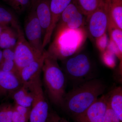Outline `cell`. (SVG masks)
I'll return each instance as SVG.
<instances>
[{
    "instance_id": "6da1fadb",
    "label": "cell",
    "mask_w": 122,
    "mask_h": 122,
    "mask_svg": "<svg viewBox=\"0 0 122 122\" xmlns=\"http://www.w3.org/2000/svg\"><path fill=\"white\" fill-rule=\"evenodd\" d=\"M106 87L102 80L97 78L79 83L66 93L61 107L75 120L103 94Z\"/></svg>"
},
{
    "instance_id": "7a4b0ae2",
    "label": "cell",
    "mask_w": 122,
    "mask_h": 122,
    "mask_svg": "<svg viewBox=\"0 0 122 122\" xmlns=\"http://www.w3.org/2000/svg\"><path fill=\"white\" fill-rule=\"evenodd\" d=\"M57 60L46 51L42 72L44 85L49 98L54 105L61 107L66 93V78Z\"/></svg>"
},
{
    "instance_id": "3957f363",
    "label": "cell",
    "mask_w": 122,
    "mask_h": 122,
    "mask_svg": "<svg viewBox=\"0 0 122 122\" xmlns=\"http://www.w3.org/2000/svg\"><path fill=\"white\" fill-rule=\"evenodd\" d=\"M86 33L83 27L63 28L57 30L56 37L47 52L57 60H65L80 49L86 41Z\"/></svg>"
},
{
    "instance_id": "277c9868",
    "label": "cell",
    "mask_w": 122,
    "mask_h": 122,
    "mask_svg": "<svg viewBox=\"0 0 122 122\" xmlns=\"http://www.w3.org/2000/svg\"><path fill=\"white\" fill-rule=\"evenodd\" d=\"M64 72L66 78L77 85L94 78L91 76L92 66L90 60L84 54L76 55L67 59L65 63Z\"/></svg>"
},
{
    "instance_id": "5b68a950",
    "label": "cell",
    "mask_w": 122,
    "mask_h": 122,
    "mask_svg": "<svg viewBox=\"0 0 122 122\" xmlns=\"http://www.w3.org/2000/svg\"><path fill=\"white\" fill-rule=\"evenodd\" d=\"M28 86L32 90L34 95L29 122H47L50 114L49 107L42 89L41 78Z\"/></svg>"
},
{
    "instance_id": "8992f818",
    "label": "cell",
    "mask_w": 122,
    "mask_h": 122,
    "mask_svg": "<svg viewBox=\"0 0 122 122\" xmlns=\"http://www.w3.org/2000/svg\"><path fill=\"white\" fill-rule=\"evenodd\" d=\"M16 30L18 33V39L14 48V61L19 72L22 68L41 57L44 53L39 54L34 49L26 40L24 31L20 25Z\"/></svg>"
},
{
    "instance_id": "52a82bcc",
    "label": "cell",
    "mask_w": 122,
    "mask_h": 122,
    "mask_svg": "<svg viewBox=\"0 0 122 122\" xmlns=\"http://www.w3.org/2000/svg\"><path fill=\"white\" fill-rule=\"evenodd\" d=\"M24 33L26 40L34 49L39 54H42L45 51L42 48V30L34 8L30 9L26 18Z\"/></svg>"
},
{
    "instance_id": "ba28073f",
    "label": "cell",
    "mask_w": 122,
    "mask_h": 122,
    "mask_svg": "<svg viewBox=\"0 0 122 122\" xmlns=\"http://www.w3.org/2000/svg\"><path fill=\"white\" fill-rule=\"evenodd\" d=\"M90 34L93 37L97 38L106 32L108 29V14L103 3L96 10L87 17Z\"/></svg>"
},
{
    "instance_id": "9c48e42d",
    "label": "cell",
    "mask_w": 122,
    "mask_h": 122,
    "mask_svg": "<svg viewBox=\"0 0 122 122\" xmlns=\"http://www.w3.org/2000/svg\"><path fill=\"white\" fill-rule=\"evenodd\" d=\"M107 107V94H103L75 120L76 122H103Z\"/></svg>"
},
{
    "instance_id": "30bf717a",
    "label": "cell",
    "mask_w": 122,
    "mask_h": 122,
    "mask_svg": "<svg viewBox=\"0 0 122 122\" xmlns=\"http://www.w3.org/2000/svg\"><path fill=\"white\" fill-rule=\"evenodd\" d=\"M46 51L37 59L22 68L18 72V75L24 85H28L41 78Z\"/></svg>"
},
{
    "instance_id": "8fae6325",
    "label": "cell",
    "mask_w": 122,
    "mask_h": 122,
    "mask_svg": "<svg viewBox=\"0 0 122 122\" xmlns=\"http://www.w3.org/2000/svg\"><path fill=\"white\" fill-rule=\"evenodd\" d=\"M22 85L18 74L0 70V96L12 95Z\"/></svg>"
},
{
    "instance_id": "7c38bea8",
    "label": "cell",
    "mask_w": 122,
    "mask_h": 122,
    "mask_svg": "<svg viewBox=\"0 0 122 122\" xmlns=\"http://www.w3.org/2000/svg\"><path fill=\"white\" fill-rule=\"evenodd\" d=\"M109 19L108 28L122 30V0H104Z\"/></svg>"
},
{
    "instance_id": "4fadbf2b",
    "label": "cell",
    "mask_w": 122,
    "mask_h": 122,
    "mask_svg": "<svg viewBox=\"0 0 122 122\" xmlns=\"http://www.w3.org/2000/svg\"><path fill=\"white\" fill-rule=\"evenodd\" d=\"M50 1L41 0L34 8L36 15L41 26L43 39L46 32L49 28L51 22Z\"/></svg>"
},
{
    "instance_id": "5bb4252c",
    "label": "cell",
    "mask_w": 122,
    "mask_h": 122,
    "mask_svg": "<svg viewBox=\"0 0 122 122\" xmlns=\"http://www.w3.org/2000/svg\"><path fill=\"white\" fill-rule=\"evenodd\" d=\"M72 1L73 0H50L51 22L48 29L50 32L52 33L54 31L62 13Z\"/></svg>"
},
{
    "instance_id": "9a60e30c",
    "label": "cell",
    "mask_w": 122,
    "mask_h": 122,
    "mask_svg": "<svg viewBox=\"0 0 122 122\" xmlns=\"http://www.w3.org/2000/svg\"><path fill=\"white\" fill-rule=\"evenodd\" d=\"M11 96L15 104L31 107L34 100V95L32 90L28 86L23 84Z\"/></svg>"
},
{
    "instance_id": "2e32d148",
    "label": "cell",
    "mask_w": 122,
    "mask_h": 122,
    "mask_svg": "<svg viewBox=\"0 0 122 122\" xmlns=\"http://www.w3.org/2000/svg\"><path fill=\"white\" fill-rule=\"evenodd\" d=\"M107 94L108 105L122 121V86L115 87Z\"/></svg>"
},
{
    "instance_id": "e0dca14e",
    "label": "cell",
    "mask_w": 122,
    "mask_h": 122,
    "mask_svg": "<svg viewBox=\"0 0 122 122\" xmlns=\"http://www.w3.org/2000/svg\"><path fill=\"white\" fill-rule=\"evenodd\" d=\"M18 39V33L9 26H4L0 35V48L14 49Z\"/></svg>"
},
{
    "instance_id": "ac0fdd59",
    "label": "cell",
    "mask_w": 122,
    "mask_h": 122,
    "mask_svg": "<svg viewBox=\"0 0 122 122\" xmlns=\"http://www.w3.org/2000/svg\"><path fill=\"white\" fill-rule=\"evenodd\" d=\"M9 25L15 30L20 25L13 13L4 7H0V25L4 27Z\"/></svg>"
},
{
    "instance_id": "d6986e66",
    "label": "cell",
    "mask_w": 122,
    "mask_h": 122,
    "mask_svg": "<svg viewBox=\"0 0 122 122\" xmlns=\"http://www.w3.org/2000/svg\"><path fill=\"white\" fill-rule=\"evenodd\" d=\"M80 9L86 16L90 15L104 2V0H77Z\"/></svg>"
},
{
    "instance_id": "ffe728a7",
    "label": "cell",
    "mask_w": 122,
    "mask_h": 122,
    "mask_svg": "<svg viewBox=\"0 0 122 122\" xmlns=\"http://www.w3.org/2000/svg\"><path fill=\"white\" fill-rule=\"evenodd\" d=\"M18 14L21 13L31 6L30 0H3Z\"/></svg>"
},
{
    "instance_id": "44dd1931",
    "label": "cell",
    "mask_w": 122,
    "mask_h": 122,
    "mask_svg": "<svg viewBox=\"0 0 122 122\" xmlns=\"http://www.w3.org/2000/svg\"><path fill=\"white\" fill-rule=\"evenodd\" d=\"M110 39L113 42L122 52V30L117 28H109Z\"/></svg>"
},
{
    "instance_id": "7402d4cb",
    "label": "cell",
    "mask_w": 122,
    "mask_h": 122,
    "mask_svg": "<svg viewBox=\"0 0 122 122\" xmlns=\"http://www.w3.org/2000/svg\"><path fill=\"white\" fill-rule=\"evenodd\" d=\"M13 106L9 104L0 106V122H12Z\"/></svg>"
},
{
    "instance_id": "603a6c76",
    "label": "cell",
    "mask_w": 122,
    "mask_h": 122,
    "mask_svg": "<svg viewBox=\"0 0 122 122\" xmlns=\"http://www.w3.org/2000/svg\"><path fill=\"white\" fill-rule=\"evenodd\" d=\"M102 53V60L105 65L109 68H114L116 64L115 54L107 49Z\"/></svg>"
},
{
    "instance_id": "cb8c5ba5",
    "label": "cell",
    "mask_w": 122,
    "mask_h": 122,
    "mask_svg": "<svg viewBox=\"0 0 122 122\" xmlns=\"http://www.w3.org/2000/svg\"><path fill=\"white\" fill-rule=\"evenodd\" d=\"M0 70L18 75V71L15 61L12 60H1L0 63Z\"/></svg>"
},
{
    "instance_id": "d4e9b609",
    "label": "cell",
    "mask_w": 122,
    "mask_h": 122,
    "mask_svg": "<svg viewBox=\"0 0 122 122\" xmlns=\"http://www.w3.org/2000/svg\"><path fill=\"white\" fill-rule=\"evenodd\" d=\"M109 41L106 33L96 38V46L101 52H103L107 49Z\"/></svg>"
},
{
    "instance_id": "484cf974",
    "label": "cell",
    "mask_w": 122,
    "mask_h": 122,
    "mask_svg": "<svg viewBox=\"0 0 122 122\" xmlns=\"http://www.w3.org/2000/svg\"><path fill=\"white\" fill-rule=\"evenodd\" d=\"M103 122H122L117 115L110 107H108L103 118Z\"/></svg>"
},
{
    "instance_id": "4316f807",
    "label": "cell",
    "mask_w": 122,
    "mask_h": 122,
    "mask_svg": "<svg viewBox=\"0 0 122 122\" xmlns=\"http://www.w3.org/2000/svg\"><path fill=\"white\" fill-rule=\"evenodd\" d=\"M29 116L24 115L14 110L13 107L12 121V122H28Z\"/></svg>"
},
{
    "instance_id": "83f0119b",
    "label": "cell",
    "mask_w": 122,
    "mask_h": 122,
    "mask_svg": "<svg viewBox=\"0 0 122 122\" xmlns=\"http://www.w3.org/2000/svg\"><path fill=\"white\" fill-rule=\"evenodd\" d=\"M14 49H6L2 51V60H10L14 61Z\"/></svg>"
},
{
    "instance_id": "f1b7e54d",
    "label": "cell",
    "mask_w": 122,
    "mask_h": 122,
    "mask_svg": "<svg viewBox=\"0 0 122 122\" xmlns=\"http://www.w3.org/2000/svg\"><path fill=\"white\" fill-rule=\"evenodd\" d=\"M13 107L14 110L20 113L29 116L31 107H26L15 103Z\"/></svg>"
},
{
    "instance_id": "f546056e",
    "label": "cell",
    "mask_w": 122,
    "mask_h": 122,
    "mask_svg": "<svg viewBox=\"0 0 122 122\" xmlns=\"http://www.w3.org/2000/svg\"><path fill=\"white\" fill-rule=\"evenodd\" d=\"M47 122H70L61 118L57 114L50 113Z\"/></svg>"
},
{
    "instance_id": "4dcf8cb0",
    "label": "cell",
    "mask_w": 122,
    "mask_h": 122,
    "mask_svg": "<svg viewBox=\"0 0 122 122\" xmlns=\"http://www.w3.org/2000/svg\"><path fill=\"white\" fill-rule=\"evenodd\" d=\"M30 3H31V6L30 8H35L36 5L41 0H30Z\"/></svg>"
},
{
    "instance_id": "1f68e13d",
    "label": "cell",
    "mask_w": 122,
    "mask_h": 122,
    "mask_svg": "<svg viewBox=\"0 0 122 122\" xmlns=\"http://www.w3.org/2000/svg\"><path fill=\"white\" fill-rule=\"evenodd\" d=\"M2 58V51L0 50V63L1 62Z\"/></svg>"
},
{
    "instance_id": "d6a6232c",
    "label": "cell",
    "mask_w": 122,
    "mask_h": 122,
    "mask_svg": "<svg viewBox=\"0 0 122 122\" xmlns=\"http://www.w3.org/2000/svg\"><path fill=\"white\" fill-rule=\"evenodd\" d=\"M3 28H4V27L0 25V35L1 33V32H2Z\"/></svg>"
}]
</instances>
